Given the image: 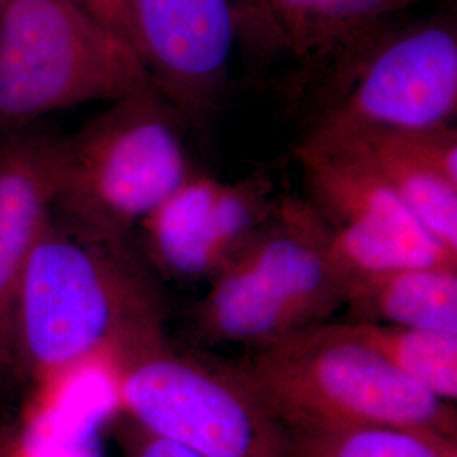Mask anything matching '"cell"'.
<instances>
[{
	"label": "cell",
	"instance_id": "cell-1",
	"mask_svg": "<svg viewBox=\"0 0 457 457\" xmlns=\"http://www.w3.org/2000/svg\"><path fill=\"white\" fill-rule=\"evenodd\" d=\"M166 317L162 285L134 241L87 236L53 213L19 283L12 368L53 383L164 343Z\"/></svg>",
	"mask_w": 457,
	"mask_h": 457
},
{
	"label": "cell",
	"instance_id": "cell-2",
	"mask_svg": "<svg viewBox=\"0 0 457 457\" xmlns=\"http://www.w3.org/2000/svg\"><path fill=\"white\" fill-rule=\"evenodd\" d=\"M287 428L388 427L456 439V409L413 383L349 324H317L253 345L236 362Z\"/></svg>",
	"mask_w": 457,
	"mask_h": 457
},
{
	"label": "cell",
	"instance_id": "cell-3",
	"mask_svg": "<svg viewBox=\"0 0 457 457\" xmlns=\"http://www.w3.org/2000/svg\"><path fill=\"white\" fill-rule=\"evenodd\" d=\"M183 115L153 87L111 102L66 137L53 213L92 237L132 241L134 232L196 170Z\"/></svg>",
	"mask_w": 457,
	"mask_h": 457
},
{
	"label": "cell",
	"instance_id": "cell-4",
	"mask_svg": "<svg viewBox=\"0 0 457 457\" xmlns=\"http://www.w3.org/2000/svg\"><path fill=\"white\" fill-rule=\"evenodd\" d=\"M209 283L192 312L205 344L260 345L344 307L326 224L305 198H278L270 220Z\"/></svg>",
	"mask_w": 457,
	"mask_h": 457
},
{
	"label": "cell",
	"instance_id": "cell-5",
	"mask_svg": "<svg viewBox=\"0 0 457 457\" xmlns=\"http://www.w3.org/2000/svg\"><path fill=\"white\" fill-rule=\"evenodd\" d=\"M137 51L68 0H0V134L146 90Z\"/></svg>",
	"mask_w": 457,
	"mask_h": 457
},
{
	"label": "cell",
	"instance_id": "cell-6",
	"mask_svg": "<svg viewBox=\"0 0 457 457\" xmlns=\"http://www.w3.org/2000/svg\"><path fill=\"white\" fill-rule=\"evenodd\" d=\"M124 415L202 457H290V432L236 362L164 341L112 362Z\"/></svg>",
	"mask_w": 457,
	"mask_h": 457
},
{
	"label": "cell",
	"instance_id": "cell-7",
	"mask_svg": "<svg viewBox=\"0 0 457 457\" xmlns=\"http://www.w3.org/2000/svg\"><path fill=\"white\" fill-rule=\"evenodd\" d=\"M376 29L339 56L337 92L312 136L454 124L457 36L449 19Z\"/></svg>",
	"mask_w": 457,
	"mask_h": 457
},
{
	"label": "cell",
	"instance_id": "cell-8",
	"mask_svg": "<svg viewBox=\"0 0 457 457\" xmlns=\"http://www.w3.org/2000/svg\"><path fill=\"white\" fill-rule=\"evenodd\" d=\"M295 154L305 177V200L326 224L330 260L344 287L402 268L457 266V254L445 249L360 160L300 146Z\"/></svg>",
	"mask_w": 457,
	"mask_h": 457
},
{
	"label": "cell",
	"instance_id": "cell-9",
	"mask_svg": "<svg viewBox=\"0 0 457 457\" xmlns=\"http://www.w3.org/2000/svg\"><path fill=\"white\" fill-rule=\"evenodd\" d=\"M277 204L262 173L228 183L195 171L143 220L141 253L163 277L211 281L262 230Z\"/></svg>",
	"mask_w": 457,
	"mask_h": 457
},
{
	"label": "cell",
	"instance_id": "cell-10",
	"mask_svg": "<svg viewBox=\"0 0 457 457\" xmlns=\"http://www.w3.org/2000/svg\"><path fill=\"white\" fill-rule=\"evenodd\" d=\"M136 51L153 88L205 124L228 82L236 41L230 0H129Z\"/></svg>",
	"mask_w": 457,
	"mask_h": 457
},
{
	"label": "cell",
	"instance_id": "cell-11",
	"mask_svg": "<svg viewBox=\"0 0 457 457\" xmlns=\"http://www.w3.org/2000/svg\"><path fill=\"white\" fill-rule=\"evenodd\" d=\"M300 147L353 156L385 181L445 249L457 254V131L361 129L309 134Z\"/></svg>",
	"mask_w": 457,
	"mask_h": 457
},
{
	"label": "cell",
	"instance_id": "cell-12",
	"mask_svg": "<svg viewBox=\"0 0 457 457\" xmlns=\"http://www.w3.org/2000/svg\"><path fill=\"white\" fill-rule=\"evenodd\" d=\"M66 137L39 128L0 134V373L12 368V319L26 264L48 224Z\"/></svg>",
	"mask_w": 457,
	"mask_h": 457
},
{
	"label": "cell",
	"instance_id": "cell-13",
	"mask_svg": "<svg viewBox=\"0 0 457 457\" xmlns=\"http://www.w3.org/2000/svg\"><path fill=\"white\" fill-rule=\"evenodd\" d=\"M349 324L457 334V266L402 268L345 283Z\"/></svg>",
	"mask_w": 457,
	"mask_h": 457
},
{
	"label": "cell",
	"instance_id": "cell-14",
	"mask_svg": "<svg viewBox=\"0 0 457 457\" xmlns=\"http://www.w3.org/2000/svg\"><path fill=\"white\" fill-rule=\"evenodd\" d=\"M295 53L309 62L341 56L424 0H258Z\"/></svg>",
	"mask_w": 457,
	"mask_h": 457
},
{
	"label": "cell",
	"instance_id": "cell-15",
	"mask_svg": "<svg viewBox=\"0 0 457 457\" xmlns=\"http://www.w3.org/2000/svg\"><path fill=\"white\" fill-rule=\"evenodd\" d=\"M349 327L413 383L445 403L456 402L457 334L371 324Z\"/></svg>",
	"mask_w": 457,
	"mask_h": 457
},
{
	"label": "cell",
	"instance_id": "cell-16",
	"mask_svg": "<svg viewBox=\"0 0 457 457\" xmlns=\"http://www.w3.org/2000/svg\"><path fill=\"white\" fill-rule=\"evenodd\" d=\"M290 457H451L456 439L388 427H290Z\"/></svg>",
	"mask_w": 457,
	"mask_h": 457
},
{
	"label": "cell",
	"instance_id": "cell-17",
	"mask_svg": "<svg viewBox=\"0 0 457 457\" xmlns=\"http://www.w3.org/2000/svg\"><path fill=\"white\" fill-rule=\"evenodd\" d=\"M115 439L124 457H202L162 437L147 432L128 415L115 424Z\"/></svg>",
	"mask_w": 457,
	"mask_h": 457
},
{
	"label": "cell",
	"instance_id": "cell-18",
	"mask_svg": "<svg viewBox=\"0 0 457 457\" xmlns=\"http://www.w3.org/2000/svg\"><path fill=\"white\" fill-rule=\"evenodd\" d=\"M136 49L129 0H68Z\"/></svg>",
	"mask_w": 457,
	"mask_h": 457
}]
</instances>
